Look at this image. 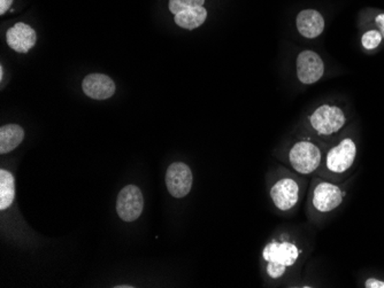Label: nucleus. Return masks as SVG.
Listing matches in <instances>:
<instances>
[{
    "label": "nucleus",
    "instance_id": "9b49d317",
    "mask_svg": "<svg viewBox=\"0 0 384 288\" xmlns=\"http://www.w3.org/2000/svg\"><path fill=\"white\" fill-rule=\"evenodd\" d=\"M36 32L30 25L19 22L6 32V42L15 52L27 53L35 46Z\"/></svg>",
    "mask_w": 384,
    "mask_h": 288
},
{
    "label": "nucleus",
    "instance_id": "dca6fc26",
    "mask_svg": "<svg viewBox=\"0 0 384 288\" xmlns=\"http://www.w3.org/2000/svg\"><path fill=\"white\" fill-rule=\"evenodd\" d=\"M205 0H170V11L172 14L177 15L189 8L203 6Z\"/></svg>",
    "mask_w": 384,
    "mask_h": 288
},
{
    "label": "nucleus",
    "instance_id": "423d86ee",
    "mask_svg": "<svg viewBox=\"0 0 384 288\" xmlns=\"http://www.w3.org/2000/svg\"><path fill=\"white\" fill-rule=\"evenodd\" d=\"M357 146L352 139L346 138L344 141L329 151L327 155V167L330 171L336 173L346 172L353 165L356 158Z\"/></svg>",
    "mask_w": 384,
    "mask_h": 288
},
{
    "label": "nucleus",
    "instance_id": "6e6552de",
    "mask_svg": "<svg viewBox=\"0 0 384 288\" xmlns=\"http://www.w3.org/2000/svg\"><path fill=\"white\" fill-rule=\"evenodd\" d=\"M82 88L89 98L105 100L115 93V83L104 74H90L82 82Z\"/></svg>",
    "mask_w": 384,
    "mask_h": 288
},
{
    "label": "nucleus",
    "instance_id": "7ed1b4c3",
    "mask_svg": "<svg viewBox=\"0 0 384 288\" xmlns=\"http://www.w3.org/2000/svg\"><path fill=\"white\" fill-rule=\"evenodd\" d=\"M144 208V199L141 190L135 185H127L117 197V215L124 221H134L141 216Z\"/></svg>",
    "mask_w": 384,
    "mask_h": 288
},
{
    "label": "nucleus",
    "instance_id": "20e7f679",
    "mask_svg": "<svg viewBox=\"0 0 384 288\" xmlns=\"http://www.w3.org/2000/svg\"><path fill=\"white\" fill-rule=\"evenodd\" d=\"M192 172L187 165L177 162L170 165L166 172V185L174 197H187L192 187Z\"/></svg>",
    "mask_w": 384,
    "mask_h": 288
},
{
    "label": "nucleus",
    "instance_id": "ddd939ff",
    "mask_svg": "<svg viewBox=\"0 0 384 288\" xmlns=\"http://www.w3.org/2000/svg\"><path fill=\"white\" fill-rule=\"evenodd\" d=\"M25 139V130L18 124H8L0 129V153L6 154L18 147Z\"/></svg>",
    "mask_w": 384,
    "mask_h": 288
},
{
    "label": "nucleus",
    "instance_id": "0eeeda50",
    "mask_svg": "<svg viewBox=\"0 0 384 288\" xmlns=\"http://www.w3.org/2000/svg\"><path fill=\"white\" fill-rule=\"evenodd\" d=\"M271 200L280 211H290L300 199V187L291 178H283L271 187Z\"/></svg>",
    "mask_w": 384,
    "mask_h": 288
},
{
    "label": "nucleus",
    "instance_id": "2eb2a0df",
    "mask_svg": "<svg viewBox=\"0 0 384 288\" xmlns=\"http://www.w3.org/2000/svg\"><path fill=\"white\" fill-rule=\"evenodd\" d=\"M15 197L14 176L8 170H0V209L11 207Z\"/></svg>",
    "mask_w": 384,
    "mask_h": 288
},
{
    "label": "nucleus",
    "instance_id": "aec40b11",
    "mask_svg": "<svg viewBox=\"0 0 384 288\" xmlns=\"http://www.w3.org/2000/svg\"><path fill=\"white\" fill-rule=\"evenodd\" d=\"M13 0H0V14L4 15L11 8Z\"/></svg>",
    "mask_w": 384,
    "mask_h": 288
},
{
    "label": "nucleus",
    "instance_id": "39448f33",
    "mask_svg": "<svg viewBox=\"0 0 384 288\" xmlns=\"http://www.w3.org/2000/svg\"><path fill=\"white\" fill-rule=\"evenodd\" d=\"M324 61L313 51H304L297 58V76L303 84H314L324 75Z\"/></svg>",
    "mask_w": 384,
    "mask_h": 288
},
{
    "label": "nucleus",
    "instance_id": "f3484780",
    "mask_svg": "<svg viewBox=\"0 0 384 288\" xmlns=\"http://www.w3.org/2000/svg\"><path fill=\"white\" fill-rule=\"evenodd\" d=\"M382 34L377 30H370L367 32L365 35L363 36V39H361V43H363V46L367 49H376L377 46L380 45L381 42H382Z\"/></svg>",
    "mask_w": 384,
    "mask_h": 288
},
{
    "label": "nucleus",
    "instance_id": "1a4fd4ad",
    "mask_svg": "<svg viewBox=\"0 0 384 288\" xmlns=\"http://www.w3.org/2000/svg\"><path fill=\"white\" fill-rule=\"evenodd\" d=\"M300 250L293 243H268L262 252V256L268 263L279 264L284 267H291L296 263Z\"/></svg>",
    "mask_w": 384,
    "mask_h": 288
},
{
    "label": "nucleus",
    "instance_id": "f8f14e48",
    "mask_svg": "<svg viewBox=\"0 0 384 288\" xmlns=\"http://www.w3.org/2000/svg\"><path fill=\"white\" fill-rule=\"evenodd\" d=\"M297 29L306 38H317L324 32V18L314 10L302 11L297 16Z\"/></svg>",
    "mask_w": 384,
    "mask_h": 288
},
{
    "label": "nucleus",
    "instance_id": "f03ea898",
    "mask_svg": "<svg viewBox=\"0 0 384 288\" xmlns=\"http://www.w3.org/2000/svg\"><path fill=\"white\" fill-rule=\"evenodd\" d=\"M310 121L317 134L328 136L342 129L346 124V115L339 107L324 105L313 112Z\"/></svg>",
    "mask_w": 384,
    "mask_h": 288
},
{
    "label": "nucleus",
    "instance_id": "9d476101",
    "mask_svg": "<svg viewBox=\"0 0 384 288\" xmlns=\"http://www.w3.org/2000/svg\"><path fill=\"white\" fill-rule=\"evenodd\" d=\"M343 193L334 184L320 183L313 193V204L321 213H329L342 204Z\"/></svg>",
    "mask_w": 384,
    "mask_h": 288
},
{
    "label": "nucleus",
    "instance_id": "6ab92c4d",
    "mask_svg": "<svg viewBox=\"0 0 384 288\" xmlns=\"http://www.w3.org/2000/svg\"><path fill=\"white\" fill-rule=\"evenodd\" d=\"M366 288H384V281L377 280L375 278H370L365 283Z\"/></svg>",
    "mask_w": 384,
    "mask_h": 288
},
{
    "label": "nucleus",
    "instance_id": "4be33fe9",
    "mask_svg": "<svg viewBox=\"0 0 384 288\" xmlns=\"http://www.w3.org/2000/svg\"><path fill=\"white\" fill-rule=\"evenodd\" d=\"M117 288H124V287H128V288H131L133 287V286H117Z\"/></svg>",
    "mask_w": 384,
    "mask_h": 288
},
{
    "label": "nucleus",
    "instance_id": "4468645a",
    "mask_svg": "<svg viewBox=\"0 0 384 288\" xmlns=\"http://www.w3.org/2000/svg\"><path fill=\"white\" fill-rule=\"evenodd\" d=\"M175 18V23L179 27L188 30L198 28L204 23L205 20L207 18V11L203 6L199 8H189L185 11L180 12L177 15H174Z\"/></svg>",
    "mask_w": 384,
    "mask_h": 288
},
{
    "label": "nucleus",
    "instance_id": "a211bd4d",
    "mask_svg": "<svg viewBox=\"0 0 384 288\" xmlns=\"http://www.w3.org/2000/svg\"><path fill=\"white\" fill-rule=\"evenodd\" d=\"M286 267H284V265H279V264L274 263H268L267 265V274L273 279L282 277L283 274H286Z\"/></svg>",
    "mask_w": 384,
    "mask_h": 288
},
{
    "label": "nucleus",
    "instance_id": "412c9836",
    "mask_svg": "<svg viewBox=\"0 0 384 288\" xmlns=\"http://www.w3.org/2000/svg\"><path fill=\"white\" fill-rule=\"evenodd\" d=\"M375 21H376V25H379L381 34H382V37L384 38V13L383 14L377 15V18L375 19Z\"/></svg>",
    "mask_w": 384,
    "mask_h": 288
},
{
    "label": "nucleus",
    "instance_id": "f257e3e1",
    "mask_svg": "<svg viewBox=\"0 0 384 288\" xmlns=\"http://www.w3.org/2000/svg\"><path fill=\"white\" fill-rule=\"evenodd\" d=\"M289 158L290 163L297 172L307 175L317 170L320 165V148L310 141H300L293 145Z\"/></svg>",
    "mask_w": 384,
    "mask_h": 288
}]
</instances>
